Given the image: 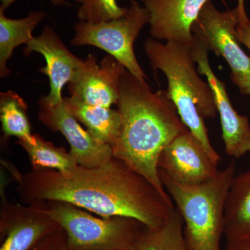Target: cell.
Here are the masks:
<instances>
[{
	"instance_id": "15",
	"label": "cell",
	"mask_w": 250,
	"mask_h": 250,
	"mask_svg": "<svg viewBox=\"0 0 250 250\" xmlns=\"http://www.w3.org/2000/svg\"><path fill=\"white\" fill-rule=\"evenodd\" d=\"M227 241H250V170L234 177L225 209Z\"/></svg>"
},
{
	"instance_id": "16",
	"label": "cell",
	"mask_w": 250,
	"mask_h": 250,
	"mask_svg": "<svg viewBox=\"0 0 250 250\" xmlns=\"http://www.w3.org/2000/svg\"><path fill=\"white\" fill-rule=\"evenodd\" d=\"M63 102L69 113L83 123L95 139L111 147L122 124V116L118 110L88 104L72 97L63 98Z\"/></svg>"
},
{
	"instance_id": "8",
	"label": "cell",
	"mask_w": 250,
	"mask_h": 250,
	"mask_svg": "<svg viewBox=\"0 0 250 250\" xmlns=\"http://www.w3.org/2000/svg\"><path fill=\"white\" fill-rule=\"evenodd\" d=\"M1 192L0 250H31L61 229L38 202L22 206L6 200Z\"/></svg>"
},
{
	"instance_id": "2",
	"label": "cell",
	"mask_w": 250,
	"mask_h": 250,
	"mask_svg": "<svg viewBox=\"0 0 250 250\" xmlns=\"http://www.w3.org/2000/svg\"><path fill=\"white\" fill-rule=\"evenodd\" d=\"M122 116L119 134L111 146L113 157L167 193L159 174V158L176 136L188 129L167 91L153 93L145 80L125 70L116 104Z\"/></svg>"
},
{
	"instance_id": "24",
	"label": "cell",
	"mask_w": 250,
	"mask_h": 250,
	"mask_svg": "<svg viewBox=\"0 0 250 250\" xmlns=\"http://www.w3.org/2000/svg\"><path fill=\"white\" fill-rule=\"evenodd\" d=\"M225 250H250V241H228Z\"/></svg>"
},
{
	"instance_id": "14",
	"label": "cell",
	"mask_w": 250,
	"mask_h": 250,
	"mask_svg": "<svg viewBox=\"0 0 250 250\" xmlns=\"http://www.w3.org/2000/svg\"><path fill=\"white\" fill-rule=\"evenodd\" d=\"M39 52L45 57V67L39 69L49 77L50 92L42 97L51 105L62 103V91L64 85L71 80L74 73L83 60L74 55L61 40L52 28L46 25L41 35L34 37L24 47V54Z\"/></svg>"
},
{
	"instance_id": "19",
	"label": "cell",
	"mask_w": 250,
	"mask_h": 250,
	"mask_svg": "<svg viewBox=\"0 0 250 250\" xmlns=\"http://www.w3.org/2000/svg\"><path fill=\"white\" fill-rule=\"evenodd\" d=\"M134 250H189L184 237L183 219L178 210L175 208L162 226L145 229Z\"/></svg>"
},
{
	"instance_id": "3",
	"label": "cell",
	"mask_w": 250,
	"mask_h": 250,
	"mask_svg": "<svg viewBox=\"0 0 250 250\" xmlns=\"http://www.w3.org/2000/svg\"><path fill=\"white\" fill-rule=\"evenodd\" d=\"M144 50L154 71L161 70L168 82L167 96L177 108L184 124L205 148L212 160H221L210 142L205 118L217 116L214 97L208 83L198 76L192 45L162 44L147 39Z\"/></svg>"
},
{
	"instance_id": "6",
	"label": "cell",
	"mask_w": 250,
	"mask_h": 250,
	"mask_svg": "<svg viewBox=\"0 0 250 250\" xmlns=\"http://www.w3.org/2000/svg\"><path fill=\"white\" fill-rule=\"evenodd\" d=\"M149 21L147 10L136 0H131L123 17L98 23L77 22L71 43L103 49L123 64L126 70L140 80H146L147 76L135 56L134 43Z\"/></svg>"
},
{
	"instance_id": "9",
	"label": "cell",
	"mask_w": 250,
	"mask_h": 250,
	"mask_svg": "<svg viewBox=\"0 0 250 250\" xmlns=\"http://www.w3.org/2000/svg\"><path fill=\"white\" fill-rule=\"evenodd\" d=\"M192 49L197 72L205 75L214 97L217 111L220 117L225 152L228 156L240 158L250 152L249 118L241 116L233 108L224 82L215 76L208 62V49L198 38L194 36Z\"/></svg>"
},
{
	"instance_id": "7",
	"label": "cell",
	"mask_w": 250,
	"mask_h": 250,
	"mask_svg": "<svg viewBox=\"0 0 250 250\" xmlns=\"http://www.w3.org/2000/svg\"><path fill=\"white\" fill-rule=\"evenodd\" d=\"M238 22L236 9L221 12L208 0L194 22L192 32L208 50L225 59L231 69L233 83L243 95L250 96V57L240 47Z\"/></svg>"
},
{
	"instance_id": "17",
	"label": "cell",
	"mask_w": 250,
	"mask_h": 250,
	"mask_svg": "<svg viewBox=\"0 0 250 250\" xmlns=\"http://www.w3.org/2000/svg\"><path fill=\"white\" fill-rule=\"evenodd\" d=\"M5 11L0 9V77L4 78L11 70L6 62L18 46L29 43L34 38L33 31L46 16L45 13L31 11L22 19L6 17Z\"/></svg>"
},
{
	"instance_id": "27",
	"label": "cell",
	"mask_w": 250,
	"mask_h": 250,
	"mask_svg": "<svg viewBox=\"0 0 250 250\" xmlns=\"http://www.w3.org/2000/svg\"><path fill=\"white\" fill-rule=\"evenodd\" d=\"M76 2L79 3V4H82V1H83V0H75Z\"/></svg>"
},
{
	"instance_id": "10",
	"label": "cell",
	"mask_w": 250,
	"mask_h": 250,
	"mask_svg": "<svg viewBox=\"0 0 250 250\" xmlns=\"http://www.w3.org/2000/svg\"><path fill=\"white\" fill-rule=\"evenodd\" d=\"M218 164L188 129L176 136L161 153L159 170L181 185H201L214 178Z\"/></svg>"
},
{
	"instance_id": "12",
	"label": "cell",
	"mask_w": 250,
	"mask_h": 250,
	"mask_svg": "<svg viewBox=\"0 0 250 250\" xmlns=\"http://www.w3.org/2000/svg\"><path fill=\"white\" fill-rule=\"evenodd\" d=\"M39 118L41 123L54 132H60L70 146V154L79 166L93 168L106 164L113 157L110 145L95 139L83 129L77 120L69 113L63 100L51 105L41 98Z\"/></svg>"
},
{
	"instance_id": "23",
	"label": "cell",
	"mask_w": 250,
	"mask_h": 250,
	"mask_svg": "<svg viewBox=\"0 0 250 250\" xmlns=\"http://www.w3.org/2000/svg\"><path fill=\"white\" fill-rule=\"evenodd\" d=\"M237 38L240 43L246 46L250 51V20L237 27Z\"/></svg>"
},
{
	"instance_id": "26",
	"label": "cell",
	"mask_w": 250,
	"mask_h": 250,
	"mask_svg": "<svg viewBox=\"0 0 250 250\" xmlns=\"http://www.w3.org/2000/svg\"><path fill=\"white\" fill-rule=\"evenodd\" d=\"M0 1H1V2L0 9L5 11L13 3L15 2L16 0H0ZM50 1L52 4L55 5V6H62V5L67 4L65 0H50Z\"/></svg>"
},
{
	"instance_id": "20",
	"label": "cell",
	"mask_w": 250,
	"mask_h": 250,
	"mask_svg": "<svg viewBox=\"0 0 250 250\" xmlns=\"http://www.w3.org/2000/svg\"><path fill=\"white\" fill-rule=\"evenodd\" d=\"M27 111V103L16 92L8 90L1 93L0 120L5 137L16 136L18 140L34 142Z\"/></svg>"
},
{
	"instance_id": "22",
	"label": "cell",
	"mask_w": 250,
	"mask_h": 250,
	"mask_svg": "<svg viewBox=\"0 0 250 250\" xmlns=\"http://www.w3.org/2000/svg\"><path fill=\"white\" fill-rule=\"evenodd\" d=\"M31 250H69L67 236L62 228L42 239Z\"/></svg>"
},
{
	"instance_id": "5",
	"label": "cell",
	"mask_w": 250,
	"mask_h": 250,
	"mask_svg": "<svg viewBox=\"0 0 250 250\" xmlns=\"http://www.w3.org/2000/svg\"><path fill=\"white\" fill-rule=\"evenodd\" d=\"M67 236L69 250H134L147 227L123 216L97 218L86 210L62 201H38Z\"/></svg>"
},
{
	"instance_id": "18",
	"label": "cell",
	"mask_w": 250,
	"mask_h": 250,
	"mask_svg": "<svg viewBox=\"0 0 250 250\" xmlns=\"http://www.w3.org/2000/svg\"><path fill=\"white\" fill-rule=\"evenodd\" d=\"M34 138L33 143L24 140H18L17 142L27 152L34 170L48 169L67 172L79 166L70 152L63 148L45 141L39 134H34Z\"/></svg>"
},
{
	"instance_id": "1",
	"label": "cell",
	"mask_w": 250,
	"mask_h": 250,
	"mask_svg": "<svg viewBox=\"0 0 250 250\" xmlns=\"http://www.w3.org/2000/svg\"><path fill=\"white\" fill-rule=\"evenodd\" d=\"M12 174L18 196L25 204L65 202L103 218H135L151 229L162 226L175 209L168 194L113 156L93 168L77 166L67 172L33 169Z\"/></svg>"
},
{
	"instance_id": "13",
	"label": "cell",
	"mask_w": 250,
	"mask_h": 250,
	"mask_svg": "<svg viewBox=\"0 0 250 250\" xmlns=\"http://www.w3.org/2000/svg\"><path fill=\"white\" fill-rule=\"evenodd\" d=\"M208 0H141L149 15L150 35L156 40L191 45L192 27Z\"/></svg>"
},
{
	"instance_id": "21",
	"label": "cell",
	"mask_w": 250,
	"mask_h": 250,
	"mask_svg": "<svg viewBox=\"0 0 250 250\" xmlns=\"http://www.w3.org/2000/svg\"><path fill=\"white\" fill-rule=\"evenodd\" d=\"M126 11L127 7L118 6L116 0H83L77 16L82 22L98 23L123 17Z\"/></svg>"
},
{
	"instance_id": "25",
	"label": "cell",
	"mask_w": 250,
	"mask_h": 250,
	"mask_svg": "<svg viewBox=\"0 0 250 250\" xmlns=\"http://www.w3.org/2000/svg\"><path fill=\"white\" fill-rule=\"evenodd\" d=\"M236 9L238 11V15H239L238 25L248 22L250 19L246 14V8H245V0H238V4H237Z\"/></svg>"
},
{
	"instance_id": "11",
	"label": "cell",
	"mask_w": 250,
	"mask_h": 250,
	"mask_svg": "<svg viewBox=\"0 0 250 250\" xmlns=\"http://www.w3.org/2000/svg\"><path fill=\"white\" fill-rule=\"evenodd\" d=\"M125 70L124 65L109 54L100 65L95 56L89 54L68 83L70 97L88 104L111 108L118 103Z\"/></svg>"
},
{
	"instance_id": "4",
	"label": "cell",
	"mask_w": 250,
	"mask_h": 250,
	"mask_svg": "<svg viewBox=\"0 0 250 250\" xmlns=\"http://www.w3.org/2000/svg\"><path fill=\"white\" fill-rule=\"evenodd\" d=\"M234 162L201 185H181L159 170L161 182L183 219L189 250H221L225 233V202L235 177Z\"/></svg>"
}]
</instances>
